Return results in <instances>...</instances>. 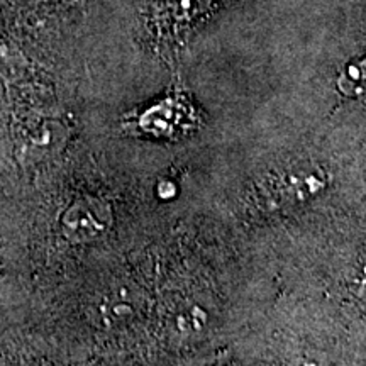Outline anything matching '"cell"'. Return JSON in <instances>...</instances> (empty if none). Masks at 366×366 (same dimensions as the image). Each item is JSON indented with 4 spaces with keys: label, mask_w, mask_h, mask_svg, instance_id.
Returning a JSON list of instances; mask_svg holds the SVG:
<instances>
[{
    "label": "cell",
    "mask_w": 366,
    "mask_h": 366,
    "mask_svg": "<svg viewBox=\"0 0 366 366\" xmlns=\"http://www.w3.org/2000/svg\"><path fill=\"white\" fill-rule=\"evenodd\" d=\"M111 210L95 199L73 202L61 217V231L73 242H86L102 236L111 226Z\"/></svg>",
    "instance_id": "1"
},
{
    "label": "cell",
    "mask_w": 366,
    "mask_h": 366,
    "mask_svg": "<svg viewBox=\"0 0 366 366\" xmlns=\"http://www.w3.org/2000/svg\"><path fill=\"white\" fill-rule=\"evenodd\" d=\"M190 105L180 97H168L162 102L151 105L148 111L137 119V127L157 137H173L185 132L187 127L194 124Z\"/></svg>",
    "instance_id": "2"
},
{
    "label": "cell",
    "mask_w": 366,
    "mask_h": 366,
    "mask_svg": "<svg viewBox=\"0 0 366 366\" xmlns=\"http://www.w3.org/2000/svg\"><path fill=\"white\" fill-rule=\"evenodd\" d=\"M277 187L273 189V194H280L285 200H302L310 194H315L319 190L322 177L314 175V173H302L292 172L285 177H280L277 182Z\"/></svg>",
    "instance_id": "3"
},
{
    "label": "cell",
    "mask_w": 366,
    "mask_h": 366,
    "mask_svg": "<svg viewBox=\"0 0 366 366\" xmlns=\"http://www.w3.org/2000/svg\"><path fill=\"white\" fill-rule=\"evenodd\" d=\"M136 314V302L132 299L131 292L124 288H116V290L102 297L99 302V317L104 324L121 322V320L132 319Z\"/></svg>",
    "instance_id": "4"
},
{
    "label": "cell",
    "mask_w": 366,
    "mask_h": 366,
    "mask_svg": "<svg viewBox=\"0 0 366 366\" xmlns=\"http://www.w3.org/2000/svg\"><path fill=\"white\" fill-rule=\"evenodd\" d=\"M340 90L347 97H358L365 90V59H355L342 70L337 80Z\"/></svg>",
    "instance_id": "5"
},
{
    "label": "cell",
    "mask_w": 366,
    "mask_h": 366,
    "mask_svg": "<svg viewBox=\"0 0 366 366\" xmlns=\"http://www.w3.org/2000/svg\"><path fill=\"white\" fill-rule=\"evenodd\" d=\"M210 0H170L173 16L178 19H192L209 7Z\"/></svg>",
    "instance_id": "6"
},
{
    "label": "cell",
    "mask_w": 366,
    "mask_h": 366,
    "mask_svg": "<svg viewBox=\"0 0 366 366\" xmlns=\"http://www.w3.org/2000/svg\"><path fill=\"white\" fill-rule=\"evenodd\" d=\"M205 320V312L199 307H183L180 312L177 314L178 329L185 332H195L200 331Z\"/></svg>",
    "instance_id": "7"
}]
</instances>
